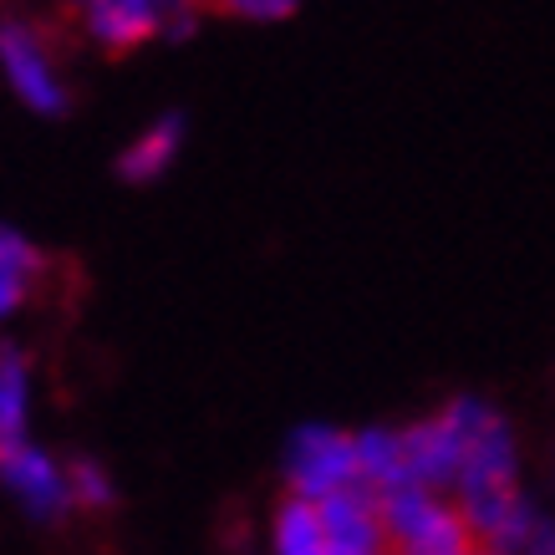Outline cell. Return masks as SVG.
I'll use <instances>...</instances> for the list:
<instances>
[{"mask_svg": "<svg viewBox=\"0 0 555 555\" xmlns=\"http://www.w3.org/2000/svg\"><path fill=\"white\" fill-rule=\"evenodd\" d=\"M474 555H500V551H485V545H479V551H474Z\"/></svg>", "mask_w": 555, "mask_h": 555, "instance_id": "obj_14", "label": "cell"}, {"mask_svg": "<svg viewBox=\"0 0 555 555\" xmlns=\"http://www.w3.org/2000/svg\"><path fill=\"white\" fill-rule=\"evenodd\" d=\"M184 149V118L179 113H164V118H153L143 133L118 153V179L128 184H153V179H164L173 169V158Z\"/></svg>", "mask_w": 555, "mask_h": 555, "instance_id": "obj_7", "label": "cell"}, {"mask_svg": "<svg viewBox=\"0 0 555 555\" xmlns=\"http://www.w3.org/2000/svg\"><path fill=\"white\" fill-rule=\"evenodd\" d=\"M0 72L31 113L41 118H62L72 107V87L62 72V56L51 47V36L36 21L5 16L0 21Z\"/></svg>", "mask_w": 555, "mask_h": 555, "instance_id": "obj_3", "label": "cell"}, {"mask_svg": "<svg viewBox=\"0 0 555 555\" xmlns=\"http://www.w3.org/2000/svg\"><path fill=\"white\" fill-rule=\"evenodd\" d=\"M377 509H383L387 555H474L479 551L469 520L438 489H423V485L383 489Z\"/></svg>", "mask_w": 555, "mask_h": 555, "instance_id": "obj_2", "label": "cell"}, {"mask_svg": "<svg viewBox=\"0 0 555 555\" xmlns=\"http://www.w3.org/2000/svg\"><path fill=\"white\" fill-rule=\"evenodd\" d=\"M26 403H31V357L16 341H0V449L26 438Z\"/></svg>", "mask_w": 555, "mask_h": 555, "instance_id": "obj_9", "label": "cell"}, {"mask_svg": "<svg viewBox=\"0 0 555 555\" xmlns=\"http://www.w3.org/2000/svg\"><path fill=\"white\" fill-rule=\"evenodd\" d=\"M489 551H500V555H555V520L551 515H540L530 500H525V509L509 520V530Z\"/></svg>", "mask_w": 555, "mask_h": 555, "instance_id": "obj_12", "label": "cell"}, {"mask_svg": "<svg viewBox=\"0 0 555 555\" xmlns=\"http://www.w3.org/2000/svg\"><path fill=\"white\" fill-rule=\"evenodd\" d=\"M209 11H224V16H240V21H286L296 16L301 0H204Z\"/></svg>", "mask_w": 555, "mask_h": 555, "instance_id": "obj_13", "label": "cell"}, {"mask_svg": "<svg viewBox=\"0 0 555 555\" xmlns=\"http://www.w3.org/2000/svg\"><path fill=\"white\" fill-rule=\"evenodd\" d=\"M41 275H47V255L36 250L26 235L0 224V321L16 317L21 306L31 301Z\"/></svg>", "mask_w": 555, "mask_h": 555, "instance_id": "obj_8", "label": "cell"}, {"mask_svg": "<svg viewBox=\"0 0 555 555\" xmlns=\"http://www.w3.org/2000/svg\"><path fill=\"white\" fill-rule=\"evenodd\" d=\"M0 489H5L36 525H56L62 515H72L67 464H56L47 449H36L31 438L0 449Z\"/></svg>", "mask_w": 555, "mask_h": 555, "instance_id": "obj_5", "label": "cell"}, {"mask_svg": "<svg viewBox=\"0 0 555 555\" xmlns=\"http://www.w3.org/2000/svg\"><path fill=\"white\" fill-rule=\"evenodd\" d=\"M77 31L107 56L138 51L149 41H179L199 26L204 0H67Z\"/></svg>", "mask_w": 555, "mask_h": 555, "instance_id": "obj_1", "label": "cell"}, {"mask_svg": "<svg viewBox=\"0 0 555 555\" xmlns=\"http://www.w3.org/2000/svg\"><path fill=\"white\" fill-rule=\"evenodd\" d=\"M67 489H72V509H82V515H107V509L118 505V485L107 479L98 459L77 454L67 464Z\"/></svg>", "mask_w": 555, "mask_h": 555, "instance_id": "obj_11", "label": "cell"}, {"mask_svg": "<svg viewBox=\"0 0 555 555\" xmlns=\"http://www.w3.org/2000/svg\"><path fill=\"white\" fill-rule=\"evenodd\" d=\"M357 479L367 489H403L408 464H403V434L398 428H367L357 434Z\"/></svg>", "mask_w": 555, "mask_h": 555, "instance_id": "obj_10", "label": "cell"}, {"mask_svg": "<svg viewBox=\"0 0 555 555\" xmlns=\"http://www.w3.org/2000/svg\"><path fill=\"white\" fill-rule=\"evenodd\" d=\"M403 434V464H408V485L423 489H454L459 464H464V434H459L454 413L443 408L434 418L408 423Z\"/></svg>", "mask_w": 555, "mask_h": 555, "instance_id": "obj_6", "label": "cell"}, {"mask_svg": "<svg viewBox=\"0 0 555 555\" xmlns=\"http://www.w3.org/2000/svg\"><path fill=\"white\" fill-rule=\"evenodd\" d=\"M286 485L301 500H326L337 489L357 485V434L306 423L286 438Z\"/></svg>", "mask_w": 555, "mask_h": 555, "instance_id": "obj_4", "label": "cell"}]
</instances>
